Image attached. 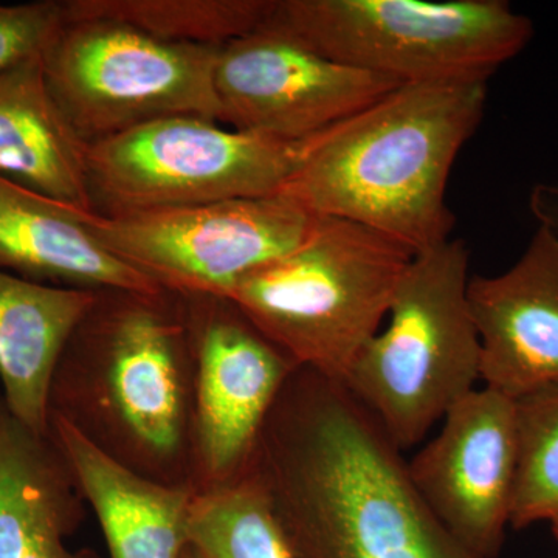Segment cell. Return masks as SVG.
<instances>
[{"mask_svg": "<svg viewBox=\"0 0 558 558\" xmlns=\"http://www.w3.org/2000/svg\"><path fill=\"white\" fill-rule=\"evenodd\" d=\"M86 150L51 97L40 54L0 73V178L95 211Z\"/></svg>", "mask_w": 558, "mask_h": 558, "instance_id": "17", "label": "cell"}, {"mask_svg": "<svg viewBox=\"0 0 558 558\" xmlns=\"http://www.w3.org/2000/svg\"><path fill=\"white\" fill-rule=\"evenodd\" d=\"M407 468L447 531L476 558H497L515 484V399L488 387L473 389Z\"/></svg>", "mask_w": 558, "mask_h": 558, "instance_id": "12", "label": "cell"}, {"mask_svg": "<svg viewBox=\"0 0 558 558\" xmlns=\"http://www.w3.org/2000/svg\"><path fill=\"white\" fill-rule=\"evenodd\" d=\"M83 497L51 436L11 413L0 389V558H24L51 531L75 532Z\"/></svg>", "mask_w": 558, "mask_h": 558, "instance_id": "18", "label": "cell"}, {"mask_svg": "<svg viewBox=\"0 0 558 558\" xmlns=\"http://www.w3.org/2000/svg\"><path fill=\"white\" fill-rule=\"evenodd\" d=\"M469 281L464 241L450 238L414 253L387 326L341 381L400 451L422 442L481 379Z\"/></svg>", "mask_w": 558, "mask_h": 558, "instance_id": "5", "label": "cell"}, {"mask_svg": "<svg viewBox=\"0 0 558 558\" xmlns=\"http://www.w3.org/2000/svg\"><path fill=\"white\" fill-rule=\"evenodd\" d=\"M314 218L281 194L121 215L80 209L102 247L160 288L222 300L295 248Z\"/></svg>", "mask_w": 558, "mask_h": 558, "instance_id": "9", "label": "cell"}, {"mask_svg": "<svg viewBox=\"0 0 558 558\" xmlns=\"http://www.w3.org/2000/svg\"><path fill=\"white\" fill-rule=\"evenodd\" d=\"M95 290L57 288L0 270V389L11 413L50 435L54 371Z\"/></svg>", "mask_w": 558, "mask_h": 558, "instance_id": "16", "label": "cell"}, {"mask_svg": "<svg viewBox=\"0 0 558 558\" xmlns=\"http://www.w3.org/2000/svg\"><path fill=\"white\" fill-rule=\"evenodd\" d=\"M220 49L167 43L117 22L64 17L40 60L51 97L90 145L167 117L219 121Z\"/></svg>", "mask_w": 558, "mask_h": 558, "instance_id": "8", "label": "cell"}, {"mask_svg": "<svg viewBox=\"0 0 558 558\" xmlns=\"http://www.w3.org/2000/svg\"><path fill=\"white\" fill-rule=\"evenodd\" d=\"M399 86L266 25L223 46L215 68L219 121L279 142H306Z\"/></svg>", "mask_w": 558, "mask_h": 558, "instance_id": "11", "label": "cell"}, {"mask_svg": "<svg viewBox=\"0 0 558 558\" xmlns=\"http://www.w3.org/2000/svg\"><path fill=\"white\" fill-rule=\"evenodd\" d=\"M550 531H553L554 537L558 539V520L550 523Z\"/></svg>", "mask_w": 558, "mask_h": 558, "instance_id": "24", "label": "cell"}, {"mask_svg": "<svg viewBox=\"0 0 558 558\" xmlns=\"http://www.w3.org/2000/svg\"><path fill=\"white\" fill-rule=\"evenodd\" d=\"M62 24L57 0L0 5V73L43 54Z\"/></svg>", "mask_w": 558, "mask_h": 558, "instance_id": "22", "label": "cell"}, {"mask_svg": "<svg viewBox=\"0 0 558 558\" xmlns=\"http://www.w3.org/2000/svg\"><path fill=\"white\" fill-rule=\"evenodd\" d=\"M537 226L520 259L497 277H470L481 380L519 399L558 384V190L532 194Z\"/></svg>", "mask_w": 558, "mask_h": 558, "instance_id": "13", "label": "cell"}, {"mask_svg": "<svg viewBox=\"0 0 558 558\" xmlns=\"http://www.w3.org/2000/svg\"><path fill=\"white\" fill-rule=\"evenodd\" d=\"M304 142L167 117L87 145V179L100 215L278 196Z\"/></svg>", "mask_w": 558, "mask_h": 558, "instance_id": "7", "label": "cell"}, {"mask_svg": "<svg viewBox=\"0 0 558 558\" xmlns=\"http://www.w3.org/2000/svg\"><path fill=\"white\" fill-rule=\"evenodd\" d=\"M0 270L57 288L160 292L102 247L80 209L0 178Z\"/></svg>", "mask_w": 558, "mask_h": 558, "instance_id": "15", "label": "cell"}, {"mask_svg": "<svg viewBox=\"0 0 558 558\" xmlns=\"http://www.w3.org/2000/svg\"><path fill=\"white\" fill-rule=\"evenodd\" d=\"M263 25L400 84L487 81L534 36L505 0H275Z\"/></svg>", "mask_w": 558, "mask_h": 558, "instance_id": "6", "label": "cell"}, {"mask_svg": "<svg viewBox=\"0 0 558 558\" xmlns=\"http://www.w3.org/2000/svg\"><path fill=\"white\" fill-rule=\"evenodd\" d=\"M185 558H194V557H193V556H191L190 550H186Z\"/></svg>", "mask_w": 558, "mask_h": 558, "instance_id": "25", "label": "cell"}, {"mask_svg": "<svg viewBox=\"0 0 558 558\" xmlns=\"http://www.w3.org/2000/svg\"><path fill=\"white\" fill-rule=\"evenodd\" d=\"M414 253L352 220L315 216L295 248L226 300L299 368L343 381L387 319Z\"/></svg>", "mask_w": 558, "mask_h": 558, "instance_id": "4", "label": "cell"}, {"mask_svg": "<svg viewBox=\"0 0 558 558\" xmlns=\"http://www.w3.org/2000/svg\"><path fill=\"white\" fill-rule=\"evenodd\" d=\"M50 436L100 523L109 558H185L196 488L138 475L54 414Z\"/></svg>", "mask_w": 558, "mask_h": 558, "instance_id": "14", "label": "cell"}, {"mask_svg": "<svg viewBox=\"0 0 558 558\" xmlns=\"http://www.w3.org/2000/svg\"><path fill=\"white\" fill-rule=\"evenodd\" d=\"M194 371L185 295L100 290L54 371L50 414L138 475L196 488Z\"/></svg>", "mask_w": 558, "mask_h": 558, "instance_id": "2", "label": "cell"}, {"mask_svg": "<svg viewBox=\"0 0 558 558\" xmlns=\"http://www.w3.org/2000/svg\"><path fill=\"white\" fill-rule=\"evenodd\" d=\"M189 550L194 558H296L269 495L252 472L196 492Z\"/></svg>", "mask_w": 558, "mask_h": 558, "instance_id": "20", "label": "cell"}, {"mask_svg": "<svg viewBox=\"0 0 558 558\" xmlns=\"http://www.w3.org/2000/svg\"><path fill=\"white\" fill-rule=\"evenodd\" d=\"M69 531H51L36 539L24 558H101L90 549H72L68 545Z\"/></svg>", "mask_w": 558, "mask_h": 558, "instance_id": "23", "label": "cell"}, {"mask_svg": "<svg viewBox=\"0 0 558 558\" xmlns=\"http://www.w3.org/2000/svg\"><path fill=\"white\" fill-rule=\"evenodd\" d=\"M248 472L296 558H476L425 505L368 411L315 371L290 376Z\"/></svg>", "mask_w": 558, "mask_h": 558, "instance_id": "1", "label": "cell"}, {"mask_svg": "<svg viewBox=\"0 0 558 558\" xmlns=\"http://www.w3.org/2000/svg\"><path fill=\"white\" fill-rule=\"evenodd\" d=\"M186 299L196 355L193 476L199 492L248 472L267 418L299 366L230 301Z\"/></svg>", "mask_w": 558, "mask_h": 558, "instance_id": "10", "label": "cell"}, {"mask_svg": "<svg viewBox=\"0 0 558 558\" xmlns=\"http://www.w3.org/2000/svg\"><path fill=\"white\" fill-rule=\"evenodd\" d=\"M487 81L402 84L304 142L281 196L421 252L450 240L451 168L484 119Z\"/></svg>", "mask_w": 558, "mask_h": 558, "instance_id": "3", "label": "cell"}, {"mask_svg": "<svg viewBox=\"0 0 558 558\" xmlns=\"http://www.w3.org/2000/svg\"><path fill=\"white\" fill-rule=\"evenodd\" d=\"M517 473L510 526L558 520V384L515 399Z\"/></svg>", "mask_w": 558, "mask_h": 558, "instance_id": "21", "label": "cell"}, {"mask_svg": "<svg viewBox=\"0 0 558 558\" xmlns=\"http://www.w3.org/2000/svg\"><path fill=\"white\" fill-rule=\"evenodd\" d=\"M275 0H65V21H110L185 46L223 47L255 32Z\"/></svg>", "mask_w": 558, "mask_h": 558, "instance_id": "19", "label": "cell"}]
</instances>
